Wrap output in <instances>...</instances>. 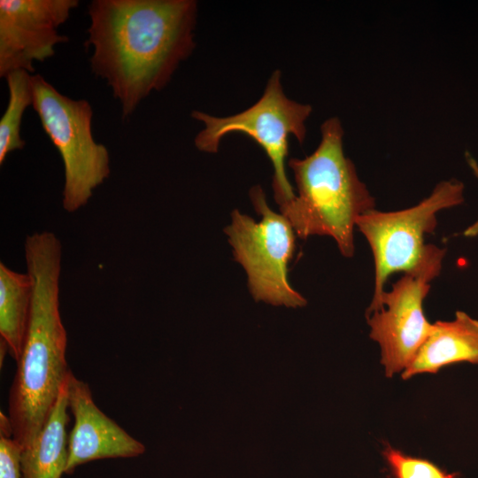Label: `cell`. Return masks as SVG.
<instances>
[{
	"mask_svg": "<svg viewBox=\"0 0 478 478\" xmlns=\"http://www.w3.org/2000/svg\"><path fill=\"white\" fill-rule=\"evenodd\" d=\"M88 14L91 71L112 89L123 119L164 89L196 47L194 0H93Z\"/></svg>",
	"mask_w": 478,
	"mask_h": 478,
	"instance_id": "obj_1",
	"label": "cell"
},
{
	"mask_svg": "<svg viewBox=\"0 0 478 478\" xmlns=\"http://www.w3.org/2000/svg\"><path fill=\"white\" fill-rule=\"evenodd\" d=\"M24 255L32 304L8 403L12 438L21 450L40 433L70 373L59 310L61 242L53 232H35L25 238Z\"/></svg>",
	"mask_w": 478,
	"mask_h": 478,
	"instance_id": "obj_2",
	"label": "cell"
},
{
	"mask_svg": "<svg viewBox=\"0 0 478 478\" xmlns=\"http://www.w3.org/2000/svg\"><path fill=\"white\" fill-rule=\"evenodd\" d=\"M320 133V142L312 154L288 161L297 193L280 212L298 237L328 235L343 256L351 258L357 220L375 209V199L344 155L340 120H326Z\"/></svg>",
	"mask_w": 478,
	"mask_h": 478,
	"instance_id": "obj_3",
	"label": "cell"
},
{
	"mask_svg": "<svg viewBox=\"0 0 478 478\" xmlns=\"http://www.w3.org/2000/svg\"><path fill=\"white\" fill-rule=\"evenodd\" d=\"M312 111L310 104L294 101L285 95L281 72L276 69L269 77L260 98L236 114L216 117L194 110L191 117L204 125L196 135L194 143L200 151L216 153L227 135L242 133L250 136L265 150L272 163L274 197L279 209H282L296 196L285 171L289 139L294 136L299 143H304L305 122Z\"/></svg>",
	"mask_w": 478,
	"mask_h": 478,
	"instance_id": "obj_4",
	"label": "cell"
},
{
	"mask_svg": "<svg viewBox=\"0 0 478 478\" xmlns=\"http://www.w3.org/2000/svg\"><path fill=\"white\" fill-rule=\"evenodd\" d=\"M32 89V106L63 161L62 206L74 212L110 176L109 151L93 137V110L87 100L61 94L41 74H33Z\"/></svg>",
	"mask_w": 478,
	"mask_h": 478,
	"instance_id": "obj_5",
	"label": "cell"
},
{
	"mask_svg": "<svg viewBox=\"0 0 478 478\" xmlns=\"http://www.w3.org/2000/svg\"><path fill=\"white\" fill-rule=\"evenodd\" d=\"M250 197L261 221L256 222L234 210L231 223L224 230L235 259L247 274L249 289L256 301L304 306L306 300L291 287L288 279L296 233L285 216L269 207L260 186L251 189Z\"/></svg>",
	"mask_w": 478,
	"mask_h": 478,
	"instance_id": "obj_6",
	"label": "cell"
},
{
	"mask_svg": "<svg viewBox=\"0 0 478 478\" xmlns=\"http://www.w3.org/2000/svg\"><path fill=\"white\" fill-rule=\"evenodd\" d=\"M464 185L451 179L436 184L418 204L394 212L374 209L358 218L356 227L368 242L374 262V289L366 315L376 311L388 278L409 270L426 246V234L437 226L436 213L463 203Z\"/></svg>",
	"mask_w": 478,
	"mask_h": 478,
	"instance_id": "obj_7",
	"label": "cell"
},
{
	"mask_svg": "<svg viewBox=\"0 0 478 478\" xmlns=\"http://www.w3.org/2000/svg\"><path fill=\"white\" fill-rule=\"evenodd\" d=\"M446 250L426 244L418 261L391 289L384 291L376 311L366 315L369 336L379 344L386 376L402 373L430 333L423 302L439 275Z\"/></svg>",
	"mask_w": 478,
	"mask_h": 478,
	"instance_id": "obj_8",
	"label": "cell"
},
{
	"mask_svg": "<svg viewBox=\"0 0 478 478\" xmlns=\"http://www.w3.org/2000/svg\"><path fill=\"white\" fill-rule=\"evenodd\" d=\"M78 0H0V76L16 70L33 73L34 62L55 54L68 37L58 27Z\"/></svg>",
	"mask_w": 478,
	"mask_h": 478,
	"instance_id": "obj_9",
	"label": "cell"
},
{
	"mask_svg": "<svg viewBox=\"0 0 478 478\" xmlns=\"http://www.w3.org/2000/svg\"><path fill=\"white\" fill-rule=\"evenodd\" d=\"M68 408L74 423L68 436V459L65 474L80 465L109 458H133L145 446L128 435L95 404L89 385L70 371L66 380Z\"/></svg>",
	"mask_w": 478,
	"mask_h": 478,
	"instance_id": "obj_10",
	"label": "cell"
},
{
	"mask_svg": "<svg viewBox=\"0 0 478 478\" xmlns=\"http://www.w3.org/2000/svg\"><path fill=\"white\" fill-rule=\"evenodd\" d=\"M459 362L478 364V320L457 311L453 320L432 323L428 337L401 373L406 380L420 374H436Z\"/></svg>",
	"mask_w": 478,
	"mask_h": 478,
	"instance_id": "obj_11",
	"label": "cell"
},
{
	"mask_svg": "<svg viewBox=\"0 0 478 478\" xmlns=\"http://www.w3.org/2000/svg\"><path fill=\"white\" fill-rule=\"evenodd\" d=\"M67 410L66 381L40 433L21 451L22 478H61L65 474L68 459Z\"/></svg>",
	"mask_w": 478,
	"mask_h": 478,
	"instance_id": "obj_12",
	"label": "cell"
},
{
	"mask_svg": "<svg viewBox=\"0 0 478 478\" xmlns=\"http://www.w3.org/2000/svg\"><path fill=\"white\" fill-rule=\"evenodd\" d=\"M32 294L29 274L16 272L0 262V335L16 361L27 329Z\"/></svg>",
	"mask_w": 478,
	"mask_h": 478,
	"instance_id": "obj_13",
	"label": "cell"
},
{
	"mask_svg": "<svg viewBox=\"0 0 478 478\" xmlns=\"http://www.w3.org/2000/svg\"><path fill=\"white\" fill-rule=\"evenodd\" d=\"M32 76L27 71L16 70L5 77L9 99L0 120V165L9 153L26 145L20 136V126L26 109L33 104Z\"/></svg>",
	"mask_w": 478,
	"mask_h": 478,
	"instance_id": "obj_14",
	"label": "cell"
},
{
	"mask_svg": "<svg viewBox=\"0 0 478 478\" xmlns=\"http://www.w3.org/2000/svg\"><path fill=\"white\" fill-rule=\"evenodd\" d=\"M383 456L394 478H455L432 462L405 455L390 445L385 447Z\"/></svg>",
	"mask_w": 478,
	"mask_h": 478,
	"instance_id": "obj_15",
	"label": "cell"
},
{
	"mask_svg": "<svg viewBox=\"0 0 478 478\" xmlns=\"http://www.w3.org/2000/svg\"><path fill=\"white\" fill-rule=\"evenodd\" d=\"M21 451L12 436L0 435V478H22Z\"/></svg>",
	"mask_w": 478,
	"mask_h": 478,
	"instance_id": "obj_16",
	"label": "cell"
},
{
	"mask_svg": "<svg viewBox=\"0 0 478 478\" xmlns=\"http://www.w3.org/2000/svg\"><path fill=\"white\" fill-rule=\"evenodd\" d=\"M469 166L473 169L474 174L478 177V165L475 160L470 161ZM464 235L467 237L478 235V220L464 231Z\"/></svg>",
	"mask_w": 478,
	"mask_h": 478,
	"instance_id": "obj_17",
	"label": "cell"
}]
</instances>
